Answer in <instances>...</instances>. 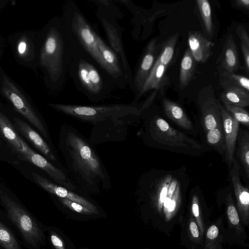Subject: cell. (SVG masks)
Listing matches in <instances>:
<instances>
[{
	"label": "cell",
	"mask_w": 249,
	"mask_h": 249,
	"mask_svg": "<svg viewBox=\"0 0 249 249\" xmlns=\"http://www.w3.org/2000/svg\"><path fill=\"white\" fill-rule=\"evenodd\" d=\"M59 147L70 177L82 192L99 195L111 189L108 173L94 144L73 126H61Z\"/></svg>",
	"instance_id": "6da1fadb"
},
{
	"label": "cell",
	"mask_w": 249,
	"mask_h": 249,
	"mask_svg": "<svg viewBox=\"0 0 249 249\" xmlns=\"http://www.w3.org/2000/svg\"><path fill=\"white\" fill-rule=\"evenodd\" d=\"M53 109L93 125L89 140L94 144L122 140L127 128L139 116L141 108L135 104L98 106L50 103Z\"/></svg>",
	"instance_id": "7a4b0ae2"
},
{
	"label": "cell",
	"mask_w": 249,
	"mask_h": 249,
	"mask_svg": "<svg viewBox=\"0 0 249 249\" xmlns=\"http://www.w3.org/2000/svg\"><path fill=\"white\" fill-rule=\"evenodd\" d=\"M70 46L61 18H56L47 30L41 52V64L50 86L54 89L63 87L70 62Z\"/></svg>",
	"instance_id": "3957f363"
},
{
	"label": "cell",
	"mask_w": 249,
	"mask_h": 249,
	"mask_svg": "<svg viewBox=\"0 0 249 249\" xmlns=\"http://www.w3.org/2000/svg\"><path fill=\"white\" fill-rule=\"evenodd\" d=\"M61 18L67 34L91 57L114 84L113 73L104 61L98 47L95 29L75 2L69 1L65 4Z\"/></svg>",
	"instance_id": "277c9868"
},
{
	"label": "cell",
	"mask_w": 249,
	"mask_h": 249,
	"mask_svg": "<svg viewBox=\"0 0 249 249\" xmlns=\"http://www.w3.org/2000/svg\"><path fill=\"white\" fill-rule=\"evenodd\" d=\"M97 6L96 15L98 18L110 45L118 56L126 74L127 84L131 88L133 74L125 52L122 38V29L116 18L121 16L117 7L111 1L92 0Z\"/></svg>",
	"instance_id": "5b68a950"
},
{
	"label": "cell",
	"mask_w": 249,
	"mask_h": 249,
	"mask_svg": "<svg viewBox=\"0 0 249 249\" xmlns=\"http://www.w3.org/2000/svg\"><path fill=\"white\" fill-rule=\"evenodd\" d=\"M0 198L9 218L19 230L25 242L32 249H42L46 243L43 226L22 206L1 191Z\"/></svg>",
	"instance_id": "8992f818"
},
{
	"label": "cell",
	"mask_w": 249,
	"mask_h": 249,
	"mask_svg": "<svg viewBox=\"0 0 249 249\" xmlns=\"http://www.w3.org/2000/svg\"><path fill=\"white\" fill-rule=\"evenodd\" d=\"M22 151L18 158L44 172L54 183L72 191H81L73 182L66 168H60L32 149L23 139ZM82 192V191H81Z\"/></svg>",
	"instance_id": "52a82bcc"
},
{
	"label": "cell",
	"mask_w": 249,
	"mask_h": 249,
	"mask_svg": "<svg viewBox=\"0 0 249 249\" xmlns=\"http://www.w3.org/2000/svg\"><path fill=\"white\" fill-rule=\"evenodd\" d=\"M149 132L154 141L162 144L194 149L201 147L194 140L172 127L160 117L154 118L150 122Z\"/></svg>",
	"instance_id": "ba28073f"
},
{
	"label": "cell",
	"mask_w": 249,
	"mask_h": 249,
	"mask_svg": "<svg viewBox=\"0 0 249 249\" xmlns=\"http://www.w3.org/2000/svg\"><path fill=\"white\" fill-rule=\"evenodd\" d=\"M4 93L16 110L38 130L41 136L53 145L48 129L45 122L33 108L24 96L15 86L5 78Z\"/></svg>",
	"instance_id": "9c48e42d"
},
{
	"label": "cell",
	"mask_w": 249,
	"mask_h": 249,
	"mask_svg": "<svg viewBox=\"0 0 249 249\" xmlns=\"http://www.w3.org/2000/svg\"><path fill=\"white\" fill-rule=\"evenodd\" d=\"M31 175L35 182L51 195L77 202L107 216L103 208L90 196L81 191L69 190L36 173L32 172Z\"/></svg>",
	"instance_id": "30bf717a"
},
{
	"label": "cell",
	"mask_w": 249,
	"mask_h": 249,
	"mask_svg": "<svg viewBox=\"0 0 249 249\" xmlns=\"http://www.w3.org/2000/svg\"><path fill=\"white\" fill-rule=\"evenodd\" d=\"M203 127L207 132L215 128L223 127L221 103L216 98L211 86L202 89L198 98Z\"/></svg>",
	"instance_id": "8fae6325"
},
{
	"label": "cell",
	"mask_w": 249,
	"mask_h": 249,
	"mask_svg": "<svg viewBox=\"0 0 249 249\" xmlns=\"http://www.w3.org/2000/svg\"><path fill=\"white\" fill-rule=\"evenodd\" d=\"M13 124L17 131L26 138L40 154L54 165L66 168L60 161L53 146L47 142L40 134L19 118H14Z\"/></svg>",
	"instance_id": "7c38bea8"
},
{
	"label": "cell",
	"mask_w": 249,
	"mask_h": 249,
	"mask_svg": "<svg viewBox=\"0 0 249 249\" xmlns=\"http://www.w3.org/2000/svg\"><path fill=\"white\" fill-rule=\"evenodd\" d=\"M157 39L153 38L145 46L141 58L133 76L131 89L136 95L142 88L149 75L157 57Z\"/></svg>",
	"instance_id": "4fadbf2b"
},
{
	"label": "cell",
	"mask_w": 249,
	"mask_h": 249,
	"mask_svg": "<svg viewBox=\"0 0 249 249\" xmlns=\"http://www.w3.org/2000/svg\"><path fill=\"white\" fill-rule=\"evenodd\" d=\"M51 196L56 207L68 218L85 222L107 217L77 202L52 195Z\"/></svg>",
	"instance_id": "5bb4252c"
},
{
	"label": "cell",
	"mask_w": 249,
	"mask_h": 249,
	"mask_svg": "<svg viewBox=\"0 0 249 249\" xmlns=\"http://www.w3.org/2000/svg\"><path fill=\"white\" fill-rule=\"evenodd\" d=\"M95 37L97 44L102 56L112 71L114 76V84L124 89L127 84L126 74L121 61L117 54L102 38L96 30Z\"/></svg>",
	"instance_id": "9a60e30c"
},
{
	"label": "cell",
	"mask_w": 249,
	"mask_h": 249,
	"mask_svg": "<svg viewBox=\"0 0 249 249\" xmlns=\"http://www.w3.org/2000/svg\"><path fill=\"white\" fill-rule=\"evenodd\" d=\"M216 64L218 75L235 73L240 68L239 53L232 35L227 37Z\"/></svg>",
	"instance_id": "2e32d148"
},
{
	"label": "cell",
	"mask_w": 249,
	"mask_h": 249,
	"mask_svg": "<svg viewBox=\"0 0 249 249\" xmlns=\"http://www.w3.org/2000/svg\"><path fill=\"white\" fill-rule=\"evenodd\" d=\"M220 110L225 140V154L227 162L231 166L234 158L235 143L238 135L239 123L221 105Z\"/></svg>",
	"instance_id": "e0dca14e"
},
{
	"label": "cell",
	"mask_w": 249,
	"mask_h": 249,
	"mask_svg": "<svg viewBox=\"0 0 249 249\" xmlns=\"http://www.w3.org/2000/svg\"><path fill=\"white\" fill-rule=\"evenodd\" d=\"M167 67L156 60L142 88L135 95L133 104H135L137 101L148 91L152 89L161 91L163 89V87L166 86L169 82L168 78L165 74Z\"/></svg>",
	"instance_id": "ac0fdd59"
},
{
	"label": "cell",
	"mask_w": 249,
	"mask_h": 249,
	"mask_svg": "<svg viewBox=\"0 0 249 249\" xmlns=\"http://www.w3.org/2000/svg\"><path fill=\"white\" fill-rule=\"evenodd\" d=\"M189 49L196 62L204 63L213 55L214 44L200 33L190 31L188 33Z\"/></svg>",
	"instance_id": "d6986e66"
},
{
	"label": "cell",
	"mask_w": 249,
	"mask_h": 249,
	"mask_svg": "<svg viewBox=\"0 0 249 249\" xmlns=\"http://www.w3.org/2000/svg\"><path fill=\"white\" fill-rule=\"evenodd\" d=\"M0 133L6 141L9 146L18 157L22 151V141L8 118L0 112Z\"/></svg>",
	"instance_id": "ffe728a7"
},
{
	"label": "cell",
	"mask_w": 249,
	"mask_h": 249,
	"mask_svg": "<svg viewBox=\"0 0 249 249\" xmlns=\"http://www.w3.org/2000/svg\"><path fill=\"white\" fill-rule=\"evenodd\" d=\"M162 104L164 113L168 118L184 129H193L192 122L178 104L166 98L163 99Z\"/></svg>",
	"instance_id": "44dd1931"
},
{
	"label": "cell",
	"mask_w": 249,
	"mask_h": 249,
	"mask_svg": "<svg viewBox=\"0 0 249 249\" xmlns=\"http://www.w3.org/2000/svg\"><path fill=\"white\" fill-rule=\"evenodd\" d=\"M219 101L224 105L247 107L249 106V92L240 88H228L223 89Z\"/></svg>",
	"instance_id": "7402d4cb"
},
{
	"label": "cell",
	"mask_w": 249,
	"mask_h": 249,
	"mask_svg": "<svg viewBox=\"0 0 249 249\" xmlns=\"http://www.w3.org/2000/svg\"><path fill=\"white\" fill-rule=\"evenodd\" d=\"M196 68V62L188 48L186 50L180 63L179 87L181 89H185L191 81Z\"/></svg>",
	"instance_id": "603a6c76"
},
{
	"label": "cell",
	"mask_w": 249,
	"mask_h": 249,
	"mask_svg": "<svg viewBox=\"0 0 249 249\" xmlns=\"http://www.w3.org/2000/svg\"><path fill=\"white\" fill-rule=\"evenodd\" d=\"M52 249H76L73 242L60 228L55 226H44Z\"/></svg>",
	"instance_id": "cb8c5ba5"
},
{
	"label": "cell",
	"mask_w": 249,
	"mask_h": 249,
	"mask_svg": "<svg viewBox=\"0 0 249 249\" xmlns=\"http://www.w3.org/2000/svg\"><path fill=\"white\" fill-rule=\"evenodd\" d=\"M237 156L247 178H249V133L248 131L238 130Z\"/></svg>",
	"instance_id": "d4e9b609"
},
{
	"label": "cell",
	"mask_w": 249,
	"mask_h": 249,
	"mask_svg": "<svg viewBox=\"0 0 249 249\" xmlns=\"http://www.w3.org/2000/svg\"><path fill=\"white\" fill-rule=\"evenodd\" d=\"M218 75L219 85L223 89L230 87H237L249 92V80L248 77L235 73Z\"/></svg>",
	"instance_id": "484cf974"
},
{
	"label": "cell",
	"mask_w": 249,
	"mask_h": 249,
	"mask_svg": "<svg viewBox=\"0 0 249 249\" xmlns=\"http://www.w3.org/2000/svg\"><path fill=\"white\" fill-rule=\"evenodd\" d=\"M196 4L202 27L206 33L211 36L213 33V22L210 2L207 0H197Z\"/></svg>",
	"instance_id": "4316f807"
},
{
	"label": "cell",
	"mask_w": 249,
	"mask_h": 249,
	"mask_svg": "<svg viewBox=\"0 0 249 249\" xmlns=\"http://www.w3.org/2000/svg\"><path fill=\"white\" fill-rule=\"evenodd\" d=\"M178 34L173 35L166 39L162 44L160 54L156 60L166 66H168L173 59Z\"/></svg>",
	"instance_id": "83f0119b"
},
{
	"label": "cell",
	"mask_w": 249,
	"mask_h": 249,
	"mask_svg": "<svg viewBox=\"0 0 249 249\" xmlns=\"http://www.w3.org/2000/svg\"><path fill=\"white\" fill-rule=\"evenodd\" d=\"M206 139L209 144L223 153L225 150V140L223 127L215 128L206 132Z\"/></svg>",
	"instance_id": "f1b7e54d"
},
{
	"label": "cell",
	"mask_w": 249,
	"mask_h": 249,
	"mask_svg": "<svg viewBox=\"0 0 249 249\" xmlns=\"http://www.w3.org/2000/svg\"><path fill=\"white\" fill-rule=\"evenodd\" d=\"M0 245L4 249H22L11 231L0 221Z\"/></svg>",
	"instance_id": "f546056e"
},
{
	"label": "cell",
	"mask_w": 249,
	"mask_h": 249,
	"mask_svg": "<svg viewBox=\"0 0 249 249\" xmlns=\"http://www.w3.org/2000/svg\"><path fill=\"white\" fill-rule=\"evenodd\" d=\"M224 107L239 123L249 127V114L243 107L228 105H224Z\"/></svg>",
	"instance_id": "4dcf8cb0"
},
{
	"label": "cell",
	"mask_w": 249,
	"mask_h": 249,
	"mask_svg": "<svg viewBox=\"0 0 249 249\" xmlns=\"http://www.w3.org/2000/svg\"><path fill=\"white\" fill-rule=\"evenodd\" d=\"M236 33L241 40V43L249 47V36L246 29L239 25L236 29Z\"/></svg>",
	"instance_id": "1f68e13d"
},
{
	"label": "cell",
	"mask_w": 249,
	"mask_h": 249,
	"mask_svg": "<svg viewBox=\"0 0 249 249\" xmlns=\"http://www.w3.org/2000/svg\"><path fill=\"white\" fill-rule=\"evenodd\" d=\"M228 217L233 225L237 224L239 222V218L237 211L233 205H230L227 209Z\"/></svg>",
	"instance_id": "d6a6232c"
},
{
	"label": "cell",
	"mask_w": 249,
	"mask_h": 249,
	"mask_svg": "<svg viewBox=\"0 0 249 249\" xmlns=\"http://www.w3.org/2000/svg\"><path fill=\"white\" fill-rule=\"evenodd\" d=\"M240 47L244 59L245 70L248 73L249 71V47L241 42Z\"/></svg>",
	"instance_id": "836d02e7"
},
{
	"label": "cell",
	"mask_w": 249,
	"mask_h": 249,
	"mask_svg": "<svg viewBox=\"0 0 249 249\" xmlns=\"http://www.w3.org/2000/svg\"><path fill=\"white\" fill-rule=\"evenodd\" d=\"M218 234V229L215 225H212L208 229L207 236L209 239H214Z\"/></svg>",
	"instance_id": "e575fe53"
},
{
	"label": "cell",
	"mask_w": 249,
	"mask_h": 249,
	"mask_svg": "<svg viewBox=\"0 0 249 249\" xmlns=\"http://www.w3.org/2000/svg\"><path fill=\"white\" fill-rule=\"evenodd\" d=\"M235 4L242 9L249 10V0H236Z\"/></svg>",
	"instance_id": "d590c367"
},
{
	"label": "cell",
	"mask_w": 249,
	"mask_h": 249,
	"mask_svg": "<svg viewBox=\"0 0 249 249\" xmlns=\"http://www.w3.org/2000/svg\"><path fill=\"white\" fill-rule=\"evenodd\" d=\"M190 230L192 236L197 238L199 236V231L196 224L195 222H191L190 224Z\"/></svg>",
	"instance_id": "8d00e7d4"
},
{
	"label": "cell",
	"mask_w": 249,
	"mask_h": 249,
	"mask_svg": "<svg viewBox=\"0 0 249 249\" xmlns=\"http://www.w3.org/2000/svg\"><path fill=\"white\" fill-rule=\"evenodd\" d=\"M27 50V44L24 41H21L18 45V52L20 55H23Z\"/></svg>",
	"instance_id": "74e56055"
},
{
	"label": "cell",
	"mask_w": 249,
	"mask_h": 249,
	"mask_svg": "<svg viewBox=\"0 0 249 249\" xmlns=\"http://www.w3.org/2000/svg\"><path fill=\"white\" fill-rule=\"evenodd\" d=\"M176 193L175 190V192L174 193L173 196H172V199H171V202L170 205H169L168 207L167 208L169 212H173L175 210L176 206Z\"/></svg>",
	"instance_id": "f35d334b"
},
{
	"label": "cell",
	"mask_w": 249,
	"mask_h": 249,
	"mask_svg": "<svg viewBox=\"0 0 249 249\" xmlns=\"http://www.w3.org/2000/svg\"><path fill=\"white\" fill-rule=\"evenodd\" d=\"M196 197H194V203L192 206V213H193V215L195 217H198L199 216V207L197 203H196Z\"/></svg>",
	"instance_id": "ab89813d"
},
{
	"label": "cell",
	"mask_w": 249,
	"mask_h": 249,
	"mask_svg": "<svg viewBox=\"0 0 249 249\" xmlns=\"http://www.w3.org/2000/svg\"><path fill=\"white\" fill-rule=\"evenodd\" d=\"M172 199H170L169 198L166 197L163 201V205L165 208H167L168 207L169 205L170 204L171 201Z\"/></svg>",
	"instance_id": "60d3db41"
},
{
	"label": "cell",
	"mask_w": 249,
	"mask_h": 249,
	"mask_svg": "<svg viewBox=\"0 0 249 249\" xmlns=\"http://www.w3.org/2000/svg\"><path fill=\"white\" fill-rule=\"evenodd\" d=\"M89 249V248H88L84 247V248H78V249Z\"/></svg>",
	"instance_id": "b9f144b4"
},
{
	"label": "cell",
	"mask_w": 249,
	"mask_h": 249,
	"mask_svg": "<svg viewBox=\"0 0 249 249\" xmlns=\"http://www.w3.org/2000/svg\"><path fill=\"white\" fill-rule=\"evenodd\" d=\"M1 138H0V144H1Z\"/></svg>",
	"instance_id": "7bdbcfd3"
}]
</instances>
